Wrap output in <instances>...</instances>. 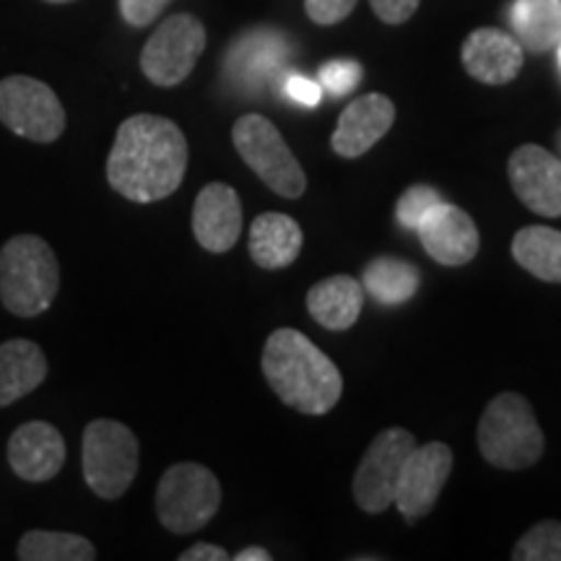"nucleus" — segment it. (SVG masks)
Wrapping results in <instances>:
<instances>
[{"mask_svg":"<svg viewBox=\"0 0 561 561\" xmlns=\"http://www.w3.org/2000/svg\"><path fill=\"white\" fill-rule=\"evenodd\" d=\"M187 159L191 149L180 125L144 112L117 128L107 157V182L133 203H157L182 185Z\"/></svg>","mask_w":561,"mask_h":561,"instance_id":"1","label":"nucleus"},{"mask_svg":"<svg viewBox=\"0 0 561 561\" xmlns=\"http://www.w3.org/2000/svg\"><path fill=\"white\" fill-rule=\"evenodd\" d=\"M263 375L280 401L307 416H325L343 396L341 369L294 328H278L268 335Z\"/></svg>","mask_w":561,"mask_h":561,"instance_id":"2","label":"nucleus"},{"mask_svg":"<svg viewBox=\"0 0 561 561\" xmlns=\"http://www.w3.org/2000/svg\"><path fill=\"white\" fill-rule=\"evenodd\" d=\"M60 291V263L37 234H16L0 248V301L16 318H39Z\"/></svg>","mask_w":561,"mask_h":561,"instance_id":"3","label":"nucleus"},{"mask_svg":"<svg viewBox=\"0 0 561 561\" xmlns=\"http://www.w3.org/2000/svg\"><path fill=\"white\" fill-rule=\"evenodd\" d=\"M479 450L489 466L502 471H525L543 458L546 437L528 398L500 392L491 398L479 421Z\"/></svg>","mask_w":561,"mask_h":561,"instance_id":"4","label":"nucleus"},{"mask_svg":"<svg viewBox=\"0 0 561 561\" xmlns=\"http://www.w3.org/2000/svg\"><path fill=\"white\" fill-rule=\"evenodd\" d=\"M140 447L130 426L115 419H94L81 437L83 481L100 500H121L138 473Z\"/></svg>","mask_w":561,"mask_h":561,"instance_id":"5","label":"nucleus"},{"mask_svg":"<svg viewBox=\"0 0 561 561\" xmlns=\"http://www.w3.org/2000/svg\"><path fill=\"white\" fill-rule=\"evenodd\" d=\"M221 507V483L201 462H178L157 486L159 523L174 536L203 530Z\"/></svg>","mask_w":561,"mask_h":561,"instance_id":"6","label":"nucleus"},{"mask_svg":"<svg viewBox=\"0 0 561 561\" xmlns=\"http://www.w3.org/2000/svg\"><path fill=\"white\" fill-rule=\"evenodd\" d=\"M234 149L240 151L244 164L261 178L273 193L280 198H301L307 191V174L301 170L299 159L286 146L276 125L268 117L242 115L231 128Z\"/></svg>","mask_w":561,"mask_h":561,"instance_id":"7","label":"nucleus"},{"mask_svg":"<svg viewBox=\"0 0 561 561\" xmlns=\"http://www.w3.org/2000/svg\"><path fill=\"white\" fill-rule=\"evenodd\" d=\"M0 123L13 136L53 144L66 130V110L45 81L32 76H9L0 81Z\"/></svg>","mask_w":561,"mask_h":561,"instance_id":"8","label":"nucleus"},{"mask_svg":"<svg viewBox=\"0 0 561 561\" xmlns=\"http://www.w3.org/2000/svg\"><path fill=\"white\" fill-rule=\"evenodd\" d=\"M206 50V26L193 13H174L151 34L140 53V70L161 89L178 87Z\"/></svg>","mask_w":561,"mask_h":561,"instance_id":"9","label":"nucleus"},{"mask_svg":"<svg viewBox=\"0 0 561 561\" xmlns=\"http://www.w3.org/2000/svg\"><path fill=\"white\" fill-rule=\"evenodd\" d=\"M416 447V437L403 426H390L371 439L354 473V500L367 515H380L396 502L398 479L405 455Z\"/></svg>","mask_w":561,"mask_h":561,"instance_id":"10","label":"nucleus"},{"mask_svg":"<svg viewBox=\"0 0 561 561\" xmlns=\"http://www.w3.org/2000/svg\"><path fill=\"white\" fill-rule=\"evenodd\" d=\"M453 450L445 442H426V445H416L405 455L396 502H392L398 504L405 523H416L434 510L453 473Z\"/></svg>","mask_w":561,"mask_h":561,"instance_id":"11","label":"nucleus"},{"mask_svg":"<svg viewBox=\"0 0 561 561\" xmlns=\"http://www.w3.org/2000/svg\"><path fill=\"white\" fill-rule=\"evenodd\" d=\"M510 185L533 214L546 219L561 216V159L536 144L512 151L507 161Z\"/></svg>","mask_w":561,"mask_h":561,"instance_id":"12","label":"nucleus"},{"mask_svg":"<svg viewBox=\"0 0 561 561\" xmlns=\"http://www.w3.org/2000/svg\"><path fill=\"white\" fill-rule=\"evenodd\" d=\"M416 234L421 248L430 252L432 261L450 265V268L471 263L481 248V234L476 221L466 210L445 201L426 210V216L416 227Z\"/></svg>","mask_w":561,"mask_h":561,"instance_id":"13","label":"nucleus"},{"mask_svg":"<svg viewBox=\"0 0 561 561\" xmlns=\"http://www.w3.org/2000/svg\"><path fill=\"white\" fill-rule=\"evenodd\" d=\"M11 471L26 483H45L60 473L66 462V439L47 421H26L9 439Z\"/></svg>","mask_w":561,"mask_h":561,"instance_id":"14","label":"nucleus"},{"mask_svg":"<svg viewBox=\"0 0 561 561\" xmlns=\"http://www.w3.org/2000/svg\"><path fill=\"white\" fill-rule=\"evenodd\" d=\"M460 60L471 79L486 83V87H504V83L515 81L523 70L525 50L512 34L481 26L462 42Z\"/></svg>","mask_w":561,"mask_h":561,"instance_id":"15","label":"nucleus"},{"mask_svg":"<svg viewBox=\"0 0 561 561\" xmlns=\"http://www.w3.org/2000/svg\"><path fill=\"white\" fill-rule=\"evenodd\" d=\"M193 234L203 250L221 255L242 234V201L227 182H210L193 206Z\"/></svg>","mask_w":561,"mask_h":561,"instance_id":"16","label":"nucleus"},{"mask_svg":"<svg viewBox=\"0 0 561 561\" xmlns=\"http://www.w3.org/2000/svg\"><path fill=\"white\" fill-rule=\"evenodd\" d=\"M396 123V104L385 94H364L343 110L335 125L331 146L343 159H359Z\"/></svg>","mask_w":561,"mask_h":561,"instance_id":"17","label":"nucleus"},{"mask_svg":"<svg viewBox=\"0 0 561 561\" xmlns=\"http://www.w3.org/2000/svg\"><path fill=\"white\" fill-rule=\"evenodd\" d=\"M301 244H305V234H301V227L291 216L268 210V214H261L252 221L248 250L257 268H289L299 257Z\"/></svg>","mask_w":561,"mask_h":561,"instance_id":"18","label":"nucleus"},{"mask_svg":"<svg viewBox=\"0 0 561 561\" xmlns=\"http://www.w3.org/2000/svg\"><path fill=\"white\" fill-rule=\"evenodd\" d=\"M286 58V42L271 30H257L244 34L231 45L227 55V76L240 87H261L280 68Z\"/></svg>","mask_w":561,"mask_h":561,"instance_id":"19","label":"nucleus"},{"mask_svg":"<svg viewBox=\"0 0 561 561\" xmlns=\"http://www.w3.org/2000/svg\"><path fill=\"white\" fill-rule=\"evenodd\" d=\"M47 356L34 341L0 343V409L13 405L47 380Z\"/></svg>","mask_w":561,"mask_h":561,"instance_id":"20","label":"nucleus"},{"mask_svg":"<svg viewBox=\"0 0 561 561\" xmlns=\"http://www.w3.org/2000/svg\"><path fill=\"white\" fill-rule=\"evenodd\" d=\"M307 310L325 331H348L364 310V286L351 276H331L307 294Z\"/></svg>","mask_w":561,"mask_h":561,"instance_id":"21","label":"nucleus"},{"mask_svg":"<svg viewBox=\"0 0 561 561\" xmlns=\"http://www.w3.org/2000/svg\"><path fill=\"white\" fill-rule=\"evenodd\" d=\"M510 24L523 50L549 53L561 42V0H515Z\"/></svg>","mask_w":561,"mask_h":561,"instance_id":"22","label":"nucleus"},{"mask_svg":"<svg viewBox=\"0 0 561 561\" xmlns=\"http://www.w3.org/2000/svg\"><path fill=\"white\" fill-rule=\"evenodd\" d=\"M512 257L530 276L546 284H561V231L536 224L525 227L512 240Z\"/></svg>","mask_w":561,"mask_h":561,"instance_id":"23","label":"nucleus"},{"mask_svg":"<svg viewBox=\"0 0 561 561\" xmlns=\"http://www.w3.org/2000/svg\"><path fill=\"white\" fill-rule=\"evenodd\" d=\"M362 286L380 305H403V301L416 297L421 273L416 265L398 261V257H377L364 268Z\"/></svg>","mask_w":561,"mask_h":561,"instance_id":"24","label":"nucleus"},{"mask_svg":"<svg viewBox=\"0 0 561 561\" xmlns=\"http://www.w3.org/2000/svg\"><path fill=\"white\" fill-rule=\"evenodd\" d=\"M16 557L21 561H91L96 546L79 533L30 530L21 536Z\"/></svg>","mask_w":561,"mask_h":561,"instance_id":"25","label":"nucleus"},{"mask_svg":"<svg viewBox=\"0 0 561 561\" xmlns=\"http://www.w3.org/2000/svg\"><path fill=\"white\" fill-rule=\"evenodd\" d=\"M515 561H561V523L543 520L525 533L512 549Z\"/></svg>","mask_w":561,"mask_h":561,"instance_id":"26","label":"nucleus"},{"mask_svg":"<svg viewBox=\"0 0 561 561\" xmlns=\"http://www.w3.org/2000/svg\"><path fill=\"white\" fill-rule=\"evenodd\" d=\"M442 201L439 191H434L430 185H411L409 191H405L401 198H398V206H396V219L401 224L403 229H413L421 224V219L426 216V210L432 206H437Z\"/></svg>","mask_w":561,"mask_h":561,"instance_id":"27","label":"nucleus"},{"mask_svg":"<svg viewBox=\"0 0 561 561\" xmlns=\"http://www.w3.org/2000/svg\"><path fill=\"white\" fill-rule=\"evenodd\" d=\"M320 87L331 91L333 96H346L359 87L364 79V68L356 60H331L318 70Z\"/></svg>","mask_w":561,"mask_h":561,"instance_id":"28","label":"nucleus"},{"mask_svg":"<svg viewBox=\"0 0 561 561\" xmlns=\"http://www.w3.org/2000/svg\"><path fill=\"white\" fill-rule=\"evenodd\" d=\"M359 0H305V11L310 21L320 26H333L348 19Z\"/></svg>","mask_w":561,"mask_h":561,"instance_id":"29","label":"nucleus"},{"mask_svg":"<svg viewBox=\"0 0 561 561\" xmlns=\"http://www.w3.org/2000/svg\"><path fill=\"white\" fill-rule=\"evenodd\" d=\"M117 3H121L123 19L140 30V26H149L151 21H157L170 0H117Z\"/></svg>","mask_w":561,"mask_h":561,"instance_id":"30","label":"nucleus"},{"mask_svg":"<svg viewBox=\"0 0 561 561\" xmlns=\"http://www.w3.org/2000/svg\"><path fill=\"white\" fill-rule=\"evenodd\" d=\"M369 5L377 19L390 26H398V24H405V21L416 13L421 0H369Z\"/></svg>","mask_w":561,"mask_h":561,"instance_id":"31","label":"nucleus"},{"mask_svg":"<svg viewBox=\"0 0 561 561\" xmlns=\"http://www.w3.org/2000/svg\"><path fill=\"white\" fill-rule=\"evenodd\" d=\"M284 91L289 100H294L301 107H318L320 100H322V87L320 83H314L310 79H305V76H289L284 83Z\"/></svg>","mask_w":561,"mask_h":561,"instance_id":"32","label":"nucleus"},{"mask_svg":"<svg viewBox=\"0 0 561 561\" xmlns=\"http://www.w3.org/2000/svg\"><path fill=\"white\" fill-rule=\"evenodd\" d=\"M229 551L214 543H193L191 549L180 553V561H229Z\"/></svg>","mask_w":561,"mask_h":561,"instance_id":"33","label":"nucleus"},{"mask_svg":"<svg viewBox=\"0 0 561 561\" xmlns=\"http://www.w3.org/2000/svg\"><path fill=\"white\" fill-rule=\"evenodd\" d=\"M271 559H273L271 551L261 549V546H250V549H244L234 557V561H271Z\"/></svg>","mask_w":561,"mask_h":561,"instance_id":"34","label":"nucleus"},{"mask_svg":"<svg viewBox=\"0 0 561 561\" xmlns=\"http://www.w3.org/2000/svg\"><path fill=\"white\" fill-rule=\"evenodd\" d=\"M45 3H55V5H62V3H73V0H45Z\"/></svg>","mask_w":561,"mask_h":561,"instance_id":"35","label":"nucleus"},{"mask_svg":"<svg viewBox=\"0 0 561 561\" xmlns=\"http://www.w3.org/2000/svg\"><path fill=\"white\" fill-rule=\"evenodd\" d=\"M559 60H561V42H559Z\"/></svg>","mask_w":561,"mask_h":561,"instance_id":"36","label":"nucleus"}]
</instances>
